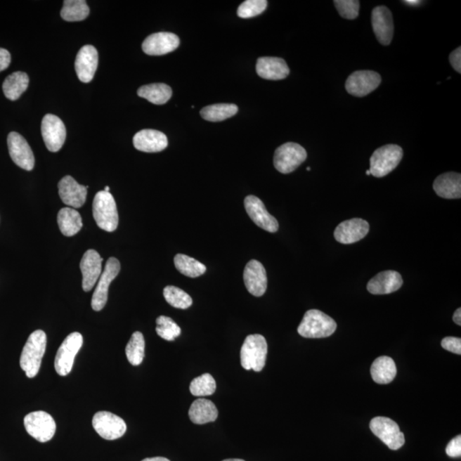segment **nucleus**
<instances>
[{
	"label": "nucleus",
	"mask_w": 461,
	"mask_h": 461,
	"mask_svg": "<svg viewBox=\"0 0 461 461\" xmlns=\"http://www.w3.org/2000/svg\"><path fill=\"white\" fill-rule=\"evenodd\" d=\"M98 65V51L94 46L86 45L82 47L75 59L74 67L79 81L89 83L93 81Z\"/></svg>",
	"instance_id": "aec40b11"
},
{
	"label": "nucleus",
	"mask_w": 461,
	"mask_h": 461,
	"mask_svg": "<svg viewBox=\"0 0 461 461\" xmlns=\"http://www.w3.org/2000/svg\"><path fill=\"white\" fill-rule=\"evenodd\" d=\"M58 223L61 233L66 237H72L82 228L81 214L72 208H63L58 214Z\"/></svg>",
	"instance_id": "c756f323"
},
{
	"label": "nucleus",
	"mask_w": 461,
	"mask_h": 461,
	"mask_svg": "<svg viewBox=\"0 0 461 461\" xmlns=\"http://www.w3.org/2000/svg\"><path fill=\"white\" fill-rule=\"evenodd\" d=\"M30 78L25 72L18 71L7 77L3 83V91L5 96L11 101L18 100L22 94L27 89Z\"/></svg>",
	"instance_id": "c85d7f7f"
},
{
	"label": "nucleus",
	"mask_w": 461,
	"mask_h": 461,
	"mask_svg": "<svg viewBox=\"0 0 461 461\" xmlns=\"http://www.w3.org/2000/svg\"><path fill=\"white\" fill-rule=\"evenodd\" d=\"M334 5L342 18L353 20L358 17L360 2L357 0H336Z\"/></svg>",
	"instance_id": "ea45409f"
},
{
	"label": "nucleus",
	"mask_w": 461,
	"mask_h": 461,
	"mask_svg": "<svg viewBox=\"0 0 461 461\" xmlns=\"http://www.w3.org/2000/svg\"><path fill=\"white\" fill-rule=\"evenodd\" d=\"M81 333H70L59 347L55 358L56 372L60 376H67L72 370L75 356L82 347Z\"/></svg>",
	"instance_id": "0eeeda50"
},
{
	"label": "nucleus",
	"mask_w": 461,
	"mask_h": 461,
	"mask_svg": "<svg viewBox=\"0 0 461 461\" xmlns=\"http://www.w3.org/2000/svg\"><path fill=\"white\" fill-rule=\"evenodd\" d=\"M105 192H106V193H110V188H109V186H105Z\"/></svg>",
	"instance_id": "8fccbe9b"
},
{
	"label": "nucleus",
	"mask_w": 461,
	"mask_h": 461,
	"mask_svg": "<svg viewBox=\"0 0 461 461\" xmlns=\"http://www.w3.org/2000/svg\"><path fill=\"white\" fill-rule=\"evenodd\" d=\"M8 149L11 159L20 168L31 171L34 167V156L29 143L21 134L11 132L8 135Z\"/></svg>",
	"instance_id": "4468645a"
},
{
	"label": "nucleus",
	"mask_w": 461,
	"mask_h": 461,
	"mask_svg": "<svg viewBox=\"0 0 461 461\" xmlns=\"http://www.w3.org/2000/svg\"><path fill=\"white\" fill-rule=\"evenodd\" d=\"M257 73L260 77L270 81H280L290 74L287 63L280 58L264 57L258 58Z\"/></svg>",
	"instance_id": "393cba45"
},
{
	"label": "nucleus",
	"mask_w": 461,
	"mask_h": 461,
	"mask_svg": "<svg viewBox=\"0 0 461 461\" xmlns=\"http://www.w3.org/2000/svg\"><path fill=\"white\" fill-rule=\"evenodd\" d=\"M449 62L456 72L461 73V47L455 49L449 55Z\"/></svg>",
	"instance_id": "37998d69"
},
{
	"label": "nucleus",
	"mask_w": 461,
	"mask_h": 461,
	"mask_svg": "<svg viewBox=\"0 0 461 461\" xmlns=\"http://www.w3.org/2000/svg\"><path fill=\"white\" fill-rule=\"evenodd\" d=\"M307 170L310 171V170H311V169H310L309 167V168H307Z\"/></svg>",
	"instance_id": "603ef678"
},
{
	"label": "nucleus",
	"mask_w": 461,
	"mask_h": 461,
	"mask_svg": "<svg viewBox=\"0 0 461 461\" xmlns=\"http://www.w3.org/2000/svg\"><path fill=\"white\" fill-rule=\"evenodd\" d=\"M134 145L141 152L147 153L160 152L168 146V138L160 131L144 129L134 135Z\"/></svg>",
	"instance_id": "5701e85b"
},
{
	"label": "nucleus",
	"mask_w": 461,
	"mask_h": 461,
	"mask_svg": "<svg viewBox=\"0 0 461 461\" xmlns=\"http://www.w3.org/2000/svg\"><path fill=\"white\" fill-rule=\"evenodd\" d=\"M379 74L372 70L356 71L346 81V90L355 97H365L372 93L380 85Z\"/></svg>",
	"instance_id": "ddd939ff"
},
{
	"label": "nucleus",
	"mask_w": 461,
	"mask_h": 461,
	"mask_svg": "<svg viewBox=\"0 0 461 461\" xmlns=\"http://www.w3.org/2000/svg\"><path fill=\"white\" fill-rule=\"evenodd\" d=\"M397 369L394 360L389 356H380L377 358L371 367V375L373 381L379 384L391 383L396 376Z\"/></svg>",
	"instance_id": "cd10ccee"
},
{
	"label": "nucleus",
	"mask_w": 461,
	"mask_h": 461,
	"mask_svg": "<svg viewBox=\"0 0 461 461\" xmlns=\"http://www.w3.org/2000/svg\"><path fill=\"white\" fill-rule=\"evenodd\" d=\"M156 331L159 337L167 341H174L181 333V329L176 322L164 316L157 318Z\"/></svg>",
	"instance_id": "4c0bfd02"
},
{
	"label": "nucleus",
	"mask_w": 461,
	"mask_h": 461,
	"mask_svg": "<svg viewBox=\"0 0 461 461\" xmlns=\"http://www.w3.org/2000/svg\"><path fill=\"white\" fill-rule=\"evenodd\" d=\"M403 157V150L399 145H384L372 155L369 170L375 177L387 176L399 165Z\"/></svg>",
	"instance_id": "39448f33"
},
{
	"label": "nucleus",
	"mask_w": 461,
	"mask_h": 461,
	"mask_svg": "<svg viewBox=\"0 0 461 461\" xmlns=\"http://www.w3.org/2000/svg\"><path fill=\"white\" fill-rule=\"evenodd\" d=\"M373 434L387 445L391 450H398L405 443V436L399 425L387 417H376L370 422Z\"/></svg>",
	"instance_id": "6e6552de"
},
{
	"label": "nucleus",
	"mask_w": 461,
	"mask_h": 461,
	"mask_svg": "<svg viewBox=\"0 0 461 461\" xmlns=\"http://www.w3.org/2000/svg\"><path fill=\"white\" fill-rule=\"evenodd\" d=\"M453 320H454L455 323L461 325V309L459 308L458 309L456 310V311L454 313V316H453Z\"/></svg>",
	"instance_id": "a18cd8bd"
},
{
	"label": "nucleus",
	"mask_w": 461,
	"mask_h": 461,
	"mask_svg": "<svg viewBox=\"0 0 461 461\" xmlns=\"http://www.w3.org/2000/svg\"><path fill=\"white\" fill-rule=\"evenodd\" d=\"M337 330V323L332 318L317 309L305 313L297 332L306 339H324L332 336Z\"/></svg>",
	"instance_id": "f03ea898"
},
{
	"label": "nucleus",
	"mask_w": 461,
	"mask_h": 461,
	"mask_svg": "<svg viewBox=\"0 0 461 461\" xmlns=\"http://www.w3.org/2000/svg\"><path fill=\"white\" fill-rule=\"evenodd\" d=\"M145 339L140 332H135L126 344V355L129 363L133 365H138L142 363L145 357Z\"/></svg>",
	"instance_id": "f704fd0d"
},
{
	"label": "nucleus",
	"mask_w": 461,
	"mask_h": 461,
	"mask_svg": "<svg viewBox=\"0 0 461 461\" xmlns=\"http://www.w3.org/2000/svg\"><path fill=\"white\" fill-rule=\"evenodd\" d=\"M222 461H245L244 460H240V459H228V460H224Z\"/></svg>",
	"instance_id": "09e8293b"
},
{
	"label": "nucleus",
	"mask_w": 461,
	"mask_h": 461,
	"mask_svg": "<svg viewBox=\"0 0 461 461\" xmlns=\"http://www.w3.org/2000/svg\"><path fill=\"white\" fill-rule=\"evenodd\" d=\"M171 87L162 83L145 85L138 90V95L157 105H165L172 97Z\"/></svg>",
	"instance_id": "7c9ffc66"
},
{
	"label": "nucleus",
	"mask_w": 461,
	"mask_h": 461,
	"mask_svg": "<svg viewBox=\"0 0 461 461\" xmlns=\"http://www.w3.org/2000/svg\"><path fill=\"white\" fill-rule=\"evenodd\" d=\"M174 266L183 275L189 278L200 277L204 274L207 270L200 261L183 254H178L174 257Z\"/></svg>",
	"instance_id": "72a5a7b5"
},
{
	"label": "nucleus",
	"mask_w": 461,
	"mask_h": 461,
	"mask_svg": "<svg viewBox=\"0 0 461 461\" xmlns=\"http://www.w3.org/2000/svg\"><path fill=\"white\" fill-rule=\"evenodd\" d=\"M365 174H367V176H371L370 170H368Z\"/></svg>",
	"instance_id": "3c124183"
},
{
	"label": "nucleus",
	"mask_w": 461,
	"mask_h": 461,
	"mask_svg": "<svg viewBox=\"0 0 461 461\" xmlns=\"http://www.w3.org/2000/svg\"><path fill=\"white\" fill-rule=\"evenodd\" d=\"M433 189L437 196L446 200H457L461 197L460 174L449 172L441 174L433 184Z\"/></svg>",
	"instance_id": "a878e982"
},
{
	"label": "nucleus",
	"mask_w": 461,
	"mask_h": 461,
	"mask_svg": "<svg viewBox=\"0 0 461 461\" xmlns=\"http://www.w3.org/2000/svg\"><path fill=\"white\" fill-rule=\"evenodd\" d=\"M164 296L167 303L174 308L186 309L193 304L192 297L176 286H166L164 290Z\"/></svg>",
	"instance_id": "c9c22d12"
},
{
	"label": "nucleus",
	"mask_w": 461,
	"mask_h": 461,
	"mask_svg": "<svg viewBox=\"0 0 461 461\" xmlns=\"http://www.w3.org/2000/svg\"><path fill=\"white\" fill-rule=\"evenodd\" d=\"M446 454L451 458H458L461 456V436H457L448 443Z\"/></svg>",
	"instance_id": "79ce46f5"
},
{
	"label": "nucleus",
	"mask_w": 461,
	"mask_h": 461,
	"mask_svg": "<svg viewBox=\"0 0 461 461\" xmlns=\"http://www.w3.org/2000/svg\"><path fill=\"white\" fill-rule=\"evenodd\" d=\"M89 13V7L84 0H66L63 2L61 17L67 22L83 21Z\"/></svg>",
	"instance_id": "473e14b6"
},
{
	"label": "nucleus",
	"mask_w": 461,
	"mask_h": 461,
	"mask_svg": "<svg viewBox=\"0 0 461 461\" xmlns=\"http://www.w3.org/2000/svg\"><path fill=\"white\" fill-rule=\"evenodd\" d=\"M268 344L264 336L253 334L246 337L241 348V365L245 370L261 372L266 365Z\"/></svg>",
	"instance_id": "7ed1b4c3"
},
{
	"label": "nucleus",
	"mask_w": 461,
	"mask_h": 461,
	"mask_svg": "<svg viewBox=\"0 0 461 461\" xmlns=\"http://www.w3.org/2000/svg\"><path fill=\"white\" fill-rule=\"evenodd\" d=\"M93 213L98 228L109 233L117 230L119 222L117 207L110 193L101 190L96 194L93 204Z\"/></svg>",
	"instance_id": "20e7f679"
},
{
	"label": "nucleus",
	"mask_w": 461,
	"mask_h": 461,
	"mask_svg": "<svg viewBox=\"0 0 461 461\" xmlns=\"http://www.w3.org/2000/svg\"><path fill=\"white\" fill-rule=\"evenodd\" d=\"M58 193L63 204L74 209L81 208L86 200V186L79 185L73 177L67 176L58 183Z\"/></svg>",
	"instance_id": "412c9836"
},
{
	"label": "nucleus",
	"mask_w": 461,
	"mask_h": 461,
	"mask_svg": "<svg viewBox=\"0 0 461 461\" xmlns=\"http://www.w3.org/2000/svg\"><path fill=\"white\" fill-rule=\"evenodd\" d=\"M93 427L98 434L106 440L120 439L126 431L124 420L114 413L106 411L98 412L94 415Z\"/></svg>",
	"instance_id": "9d476101"
},
{
	"label": "nucleus",
	"mask_w": 461,
	"mask_h": 461,
	"mask_svg": "<svg viewBox=\"0 0 461 461\" xmlns=\"http://www.w3.org/2000/svg\"><path fill=\"white\" fill-rule=\"evenodd\" d=\"M307 157V152L303 146L297 143H285L275 150L273 164L280 173L287 174L295 171Z\"/></svg>",
	"instance_id": "423d86ee"
},
{
	"label": "nucleus",
	"mask_w": 461,
	"mask_h": 461,
	"mask_svg": "<svg viewBox=\"0 0 461 461\" xmlns=\"http://www.w3.org/2000/svg\"><path fill=\"white\" fill-rule=\"evenodd\" d=\"M46 335L41 330L30 334L25 347H23L20 365L27 377H34L41 368V361L45 355Z\"/></svg>",
	"instance_id": "f257e3e1"
},
{
	"label": "nucleus",
	"mask_w": 461,
	"mask_h": 461,
	"mask_svg": "<svg viewBox=\"0 0 461 461\" xmlns=\"http://www.w3.org/2000/svg\"><path fill=\"white\" fill-rule=\"evenodd\" d=\"M372 25L381 45H389L394 35V22L391 11L385 6L375 8L372 13Z\"/></svg>",
	"instance_id": "a211bd4d"
},
{
	"label": "nucleus",
	"mask_w": 461,
	"mask_h": 461,
	"mask_svg": "<svg viewBox=\"0 0 461 461\" xmlns=\"http://www.w3.org/2000/svg\"><path fill=\"white\" fill-rule=\"evenodd\" d=\"M180 46V39L169 32L150 35L142 44L144 53L150 56H162L172 53Z\"/></svg>",
	"instance_id": "f3484780"
},
{
	"label": "nucleus",
	"mask_w": 461,
	"mask_h": 461,
	"mask_svg": "<svg viewBox=\"0 0 461 461\" xmlns=\"http://www.w3.org/2000/svg\"><path fill=\"white\" fill-rule=\"evenodd\" d=\"M103 258L94 249H89L83 256L79 268L82 273V288L90 292L97 283L102 272Z\"/></svg>",
	"instance_id": "4be33fe9"
},
{
	"label": "nucleus",
	"mask_w": 461,
	"mask_h": 461,
	"mask_svg": "<svg viewBox=\"0 0 461 461\" xmlns=\"http://www.w3.org/2000/svg\"><path fill=\"white\" fill-rule=\"evenodd\" d=\"M142 461H170L164 457H154V458H146Z\"/></svg>",
	"instance_id": "49530a36"
},
{
	"label": "nucleus",
	"mask_w": 461,
	"mask_h": 461,
	"mask_svg": "<svg viewBox=\"0 0 461 461\" xmlns=\"http://www.w3.org/2000/svg\"><path fill=\"white\" fill-rule=\"evenodd\" d=\"M370 226L367 221L361 218L341 222L334 230V237L337 242L344 245H351L368 235Z\"/></svg>",
	"instance_id": "dca6fc26"
},
{
	"label": "nucleus",
	"mask_w": 461,
	"mask_h": 461,
	"mask_svg": "<svg viewBox=\"0 0 461 461\" xmlns=\"http://www.w3.org/2000/svg\"><path fill=\"white\" fill-rule=\"evenodd\" d=\"M11 62V56L6 49L0 48V72L7 69Z\"/></svg>",
	"instance_id": "c03bdc74"
},
{
	"label": "nucleus",
	"mask_w": 461,
	"mask_h": 461,
	"mask_svg": "<svg viewBox=\"0 0 461 461\" xmlns=\"http://www.w3.org/2000/svg\"><path fill=\"white\" fill-rule=\"evenodd\" d=\"M405 4H407L408 6H416L420 5L421 1H417V0H407V1H404Z\"/></svg>",
	"instance_id": "de8ad7c7"
},
{
	"label": "nucleus",
	"mask_w": 461,
	"mask_h": 461,
	"mask_svg": "<svg viewBox=\"0 0 461 461\" xmlns=\"http://www.w3.org/2000/svg\"><path fill=\"white\" fill-rule=\"evenodd\" d=\"M218 417L216 405L212 401L200 398L193 401L189 409V418L196 424L214 422Z\"/></svg>",
	"instance_id": "bb28decb"
},
{
	"label": "nucleus",
	"mask_w": 461,
	"mask_h": 461,
	"mask_svg": "<svg viewBox=\"0 0 461 461\" xmlns=\"http://www.w3.org/2000/svg\"><path fill=\"white\" fill-rule=\"evenodd\" d=\"M25 427L27 432L41 443L49 442L56 432L54 419L44 411L29 413L25 418Z\"/></svg>",
	"instance_id": "1a4fd4ad"
},
{
	"label": "nucleus",
	"mask_w": 461,
	"mask_h": 461,
	"mask_svg": "<svg viewBox=\"0 0 461 461\" xmlns=\"http://www.w3.org/2000/svg\"><path fill=\"white\" fill-rule=\"evenodd\" d=\"M244 281L252 295L264 296L268 287L267 272L264 265L257 260L249 261L245 268Z\"/></svg>",
	"instance_id": "6ab92c4d"
},
{
	"label": "nucleus",
	"mask_w": 461,
	"mask_h": 461,
	"mask_svg": "<svg viewBox=\"0 0 461 461\" xmlns=\"http://www.w3.org/2000/svg\"><path fill=\"white\" fill-rule=\"evenodd\" d=\"M120 261L117 258L110 257L107 261L105 271L101 274L93 298H91V308L95 311H100L105 307L107 300H108L110 285L120 273Z\"/></svg>",
	"instance_id": "f8f14e48"
},
{
	"label": "nucleus",
	"mask_w": 461,
	"mask_h": 461,
	"mask_svg": "<svg viewBox=\"0 0 461 461\" xmlns=\"http://www.w3.org/2000/svg\"><path fill=\"white\" fill-rule=\"evenodd\" d=\"M266 0H246L238 7L237 14L241 18H252L264 13L267 9Z\"/></svg>",
	"instance_id": "58836bf2"
},
{
	"label": "nucleus",
	"mask_w": 461,
	"mask_h": 461,
	"mask_svg": "<svg viewBox=\"0 0 461 461\" xmlns=\"http://www.w3.org/2000/svg\"><path fill=\"white\" fill-rule=\"evenodd\" d=\"M245 208L254 223L269 233H276L279 230V222L270 214L260 200L253 195L246 197Z\"/></svg>",
	"instance_id": "2eb2a0df"
},
{
	"label": "nucleus",
	"mask_w": 461,
	"mask_h": 461,
	"mask_svg": "<svg viewBox=\"0 0 461 461\" xmlns=\"http://www.w3.org/2000/svg\"><path fill=\"white\" fill-rule=\"evenodd\" d=\"M41 133L47 149L51 152L60 150L66 140L65 123L57 115L47 114L41 123Z\"/></svg>",
	"instance_id": "9b49d317"
},
{
	"label": "nucleus",
	"mask_w": 461,
	"mask_h": 461,
	"mask_svg": "<svg viewBox=\"0 0 461 461\" xmlns=\"http://www.w3.org/2000/svg\"><path fill=\"white\" fill-rule=\"evenodd\" d=\"M238 108L233 103H216L204 107L201 110V117L208 122H222L233 117L238 113Z\"/></svg>",
	"instance_id": "2f4dec72"
},
{
	"label": "nucleus",
	"mask_w": 461,
	"mask_h": 461,
	"mask_svg": "<svg viewBox=\"0 0 461 461\" xmlns=\"http://www.w3.org/2000/svg\"><path fill=\"white\" fill-rule=\"evenodd\" d=\"M216 380L209 373H204L196 377L190 384V391L195 396H212L216 392Z\"/></svg>",
	"instance_id": "e433bc0d"
},
{
	"label": "nucleus",
	"mask_w": 461,
	"mask_h": 461,
	"mask_svg": "<svg viewBox=\"0 0 461 461\" xmlns=\"http://www.w3.org/2000/svg\"><path fill=\"white\" fill-rule=\"evenodd\" d=\"M403 280L401 274L396 271H384L377 273L368 282V291L373 295H387L398 291L403 286Z\"/></svg>",
	"instance_id": "b1692460"
},
{
	"label": "nucleus",
	"mask_w": 461,
	"mask_h": 461,
	"mask_svg": "<svg viewBox=\"0 0 461 461\" xmlns=\"http://www.w3.org/2000/svg\"><path fill=\"white\" fill-rule=\"evenodd\" d=\"M442 347L449 352L461 355V339L459 337H445L442 341Z\"/></svg>",
	"instance_id": "a19ab883"
}]
</instances>
